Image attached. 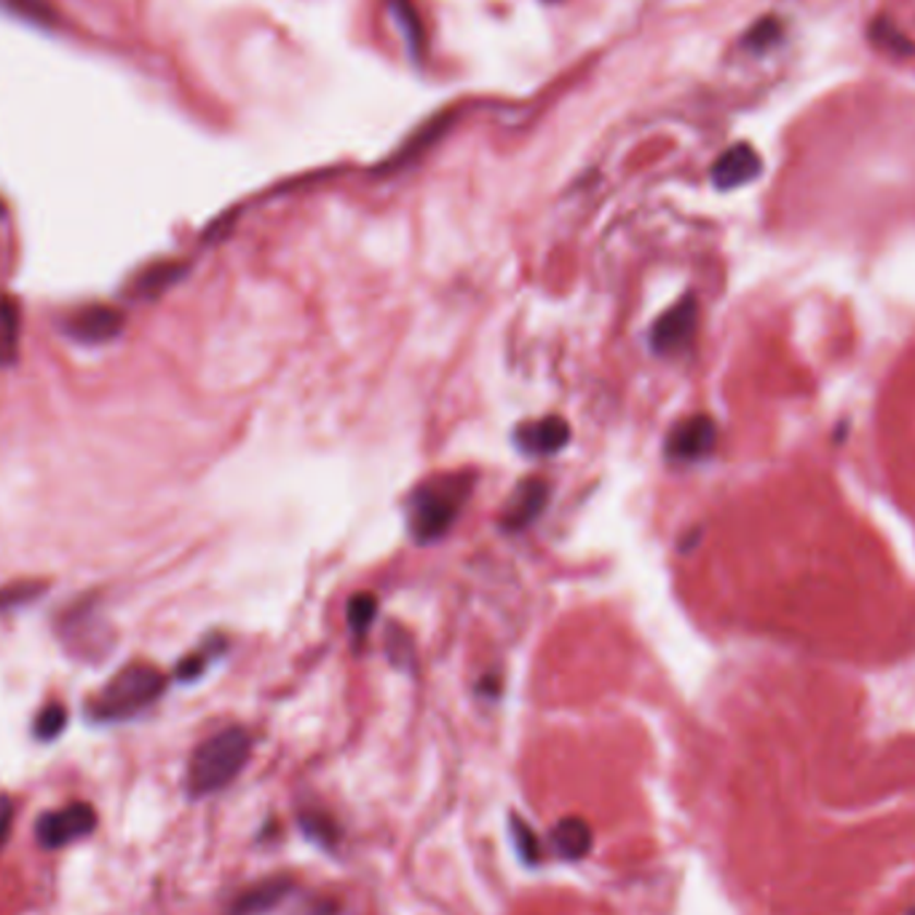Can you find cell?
Wrapping results in <instances>:
<instances>
[{"mask_svg":"<svg viewBox=\"0 0 915 915\" xmlns=\"http://www.w3.org/2000/svg\"><path fill=\"white\" fill-rule=\"evenodd\" d=\"M469 493L471 477L463 474L431 477L412 490L410 501H407V525H410L412 539L421 544L440 541L456 525Z\"/></svg>","mask_w":915,"mask_h":915,"instance_id":"1","label":"cell"},{"mask_svg":"<svg viewBox=\"0 0 915 915\" xmlns=\"http://www.w3.org/2000/svg\"><path fill=\"white\" fill-rule=\"evenodd\" d=\"M252 755V736L239 725L217 731L206 742H201L188 766V790L193 798L215 795L226 790Z\"/></svg>","mask_w":915,"mask_h":915,"instance_id":"2","label":"cell"},{"mask_svg":"<svg viewBox=\"0 0 915 915\" xmlns=\"http://www.w3.org/2000/svg\"><path fill=\"white\" fill-rule=\"evenodd\" d=\"M167 690V677L153 664H129L92 701V715L105 723L134 718Z\"/></svg>","mask_w":915,"mask_h":915,"instance_id":"3","label":"cell"},{"mask_svg":"<svg viewBox=\"0 0 915 915\" xmlns=\"http://www.w3.org/2000/svg\"><path fill=\"white\" fill-rule=\"evenodd\" d=\"M123 324H127V316L116 305L92 303L79 305L70 314H64L62 322H59V333L68 335L70 340L81 346H105L113 344L118 335L123 333Z\"/></svg>","mask_w":915,"mask_h":915,"instance_id":"4","label":"cell"},{"mask_svg":"<svg viewBox=\"0 0 915 915\" xmlns=\"http://www.w3.org/2000/svg\"><path fill=\"white\" fill-rule=\"evenodd\" d=\"M97 828V811L88 803H70V806L49 811L35 824V835L46 848L68 846Z\"/></svg>","mask_w":915,"mask_h":915,"instance_id":"5","label":"cell"},{"mask_svg":"<svg viewBox=\"0 0 915 915\" xmlns=\"http://www.w3.org/2000/svg\"><path fill=\"white\" fill-rule=\"evenodd\" d=\"M718 426L710 416H690L666 436V456L681 463H694L715 450Z\"/></svg>","mask_w":915,"mask_h":915,"instance_id":"6","label":"cell"},{"mask_svg":"<svg viewBox=\"0 0 915 915\" xmlns=\"http://www.w3.org/2000/svg\"><path fill=\"white\" fill-rule=\"evenodd\" d=\"M699 322V305L696 298H683L681 303L672 305L666 314L657 318L651 329V346L657 353H677L690 344Z\"/></svg>","mask_w":915,"mask_h":915,"instance_id":"7","label":"cell"},{"mask_svg":"<svg viewBox=\"0 0 915 915\" xmlns=\"http://www.w3.org/2000/svg\"><path fill=\"white\" fill-rule=\"evenodd\" d=\"M760 172H763V161L755 153V147L739 143L718 158L715 167H712V182H715L718 191H734V188L753 182Z\"/></svg>","mask_w":915,"mask_h":915,"instance_id":"8","label":"cell"},{"mask_svg":"<svg viewBox=\"0 0 915 915\" xmlns=\"http://www.w3.org/2000/svg\"><path fill=\"white\" fill-rule=\"evenodd\" d=\"M568 440H570L568 423L557 416L525 423V426L517 431L519 450L528 453V456H541V458L554 456V453H559L565 445H568Z\"/></svg>","mask_w":915,"mask_h":915,"instance_id":"9","label":"cell"},{"mask_svg":"<svg viewBox=\"0 0 915 915\" xmlns=\"http://www.w3.org/2000/svg\"><path fill=\"white\" fill-rule=\"evenodd\" d=\"M549 501V485L541 477H528L525 482H519L515 493H511L509 504L504 509V528L509 530H522L533 522L535 517L544 511Z\"/></svg>","mask_w":915,"mask_h":915,"instance_id":"10","label":"cell"},{"mask_svg":"<svg viewBox=\"0 0 915 915\" xmlns=\"http://www.w3.org/2000/svg\"><path fill=\"white\" fill-rule=\"evenodd\" d=\"M289 891H292V881L285 876L265 878V881L255 883V887L244 889L233 902H230L228 915H263L270 913L274 907H279L281 902L287 900Z\"/></svg>","mask_w":915,"mask_h":915,"instance_id":"11","label":"cell"},{"mask_svg":"<svg viewBox=\"0 0 915 915\" xmlns=\"http://www.w3.org/2000/svg\"><path fill=\"white\" fill-rule=\"evenodd\" d=\"M22 344V303L11 292H0V368H14Z\"/></svg>","mask_w":915,"mask_h":915,"instance_id":"12","label":"cell"},{"mask_svg":"<svg viewBox=\"0 0 915 915\" xmlns=\"http://www.w3.org/2000/svg\"><path fill=\"white\" fill-rule=\"evenodd\" d=\"M182 263H153L140 270L132 281H129L127 292L134 300H153L161 292H167L182 276Z\"/></svg>","mask_w":915,"mask_h":915,"instance_id":"13","label":"cell"},{"mask_svg":"<svg viewBox=\"0 0 915 915\" xmlns=\"http://www.w3.org/2000/svg\"><path fill=\"white\" fill-rule=\"evenodd\" d=\"M552 846L563 859H583L592 852V830L578 817L563 819V822H557V828L552 830Z\"/></svg>","mask_w":915,"mask_h":915,"instance_id":"14","label":"cell"},{"mask_svg":"<svg viewBox=\"0 0 915 915\" xmlns=\"http://www.w3.org/2000/svg\"><path fill=\"white\" fill-rule=\"evenodd\" d=\"M0 5H5L11 14L22 16V20L27 22H35V25L40 27L57 25L59 20L55 5H51L49 0H0Z\"/></svg>","mask_w":915,"mask_h":915,"instance_id":"15","label":"cell"},{"mask_svg":"<svg viewBox=\"0 0 915 915\" xmlns=\"http://www.w3.org/2000/svg\"><path fill=\"white\" fill-rule=\"evenodd\" d=\"M300 828L305 830V835L322 843V846H333V843L340 838L338 824L333 822V817H327V814H322V811L300 814Z\"/></svg>","mask_w":915,"mask_h":915,"instance_id":"16","label":"cell"},{"mask_svg":"<svg viewBox=\"0 0 915 915\" xmlns=\"http://www.w3.org/2000/svg\"><path fill=\"white\" fill-rule=\"evenodd\" d=\"M870 35H872V44H878L881 49L891 51V55H913L915 46L911 40L905 38V35L900 33L894 25H891L889 20H876L870 27Z\"/></svg>","mask_w":915,"mask_h":915,"instance_id":"17","label":"cell"},{"mask_svg":"<svg viewBox=\"0 0 915 915\" xmlns=\"http://www.w3.org/2000/svg\"><path fill=\"white\" fill-rule=\"evenodd\" d=\"M64 725H68V710H64V705H59V701H51V705H46L44 710L38 712V718H35V736L44 742H51L62 734Z\"/></svg>","mask_w":915,"mask_h":915,"instance_id":"18","label":"cell"},{"mask_svg":"<svg viewBox=\"0 0 915 915\" xmlns=\"http://www.w3.org/2000/svg\"><path fill=\"white\" fill-rule=\"evenodd\" d=\"M782 33H784L782 22H779L776 16H766V20H760L758 25L749 29L747 38H744V46L753 51H766L782 40Z\"/></svg>","mask_w":915,"mask_h":915,"instance_id":"19","label":"cell"},{"mask_svg":"<svg viewBox=\"0 0 915 915\" xmlns=\"http://www.w3.org/2000/svg\"><path fill=\"white\" fill-rule=\"evenodd\" d=\"M44 592H46V583H40V581L9 583V587L0 589V611H9V607L27 605V602L38 600Z\"/></svg>","mask_w":915,"mask_h":915,"instance_id":"20","label":"cell"},{"mask_svg":"<svg viewBox=\"0 0 915 915\" xmlns=\"http://www.w3.org/2000/svg\"><path fill=\"white\" fill-rule=\"evenodd\" d=\"M377 613V600L372 594H357L351 602H348V624L357 635H364Z\"/></svg>","mask_w":915,"mask_h":915,"instance_id":"21","label":"cell"},{"mask_svg":"<svg viewBox=\"0 0 915 915\" xmlns=\"http://www.w3.org/2000/svg\"><path fill=\"white\" fill-rule=\"evenodd\" d=\"M511 835H515V843L519 848V857H522L528 865L539 862V841H535V832L530 830L528 822L522 819H511Z\"/></svg>","mask_w":915,"mask_h":915,"instance_id":"22","label":"cell"},{"mask_svg":"<svg viewBox=\"0 0 915 915\" xmlns=\"http://www.w3.org/2000/svg\"><path fill=\"white\" fill-rule=\"evenodd\" d=\"M217 651H220V648H201L198 653H191V657H185L180 661V666H177V677H180L182 683H188V681H196V677H201L204 675V670H206V664H209V659H215L217 657Z\"/></svg>","mask_w":915,"mask_h":915,"instance_id":"23","label":"cell"},{"mask_svg":"<svg viewBox=\"0 0 915 915\" xmlns=\"http://www.w3.org/2000/svg\"><path fill=\"white\" fill-rule=\"evenodd\" d=\"M11 822H14V803L5 795H0V848H3L5 838H9Z\"/></svg>","mask_w":915,"mask_h":915,"instance_id":"24","label":"cell"},{"mask_svg":"<svg viewBox=\"0 0 915 915\" xmlns=\"http://www.w3.org/2000/svg\"><path fill=\"white\" fill-rule=\"evenodd\" d=\"M5 217V204H3V198H0V220H3Z\"/></svg>","mask_w":915,"mask_h":915,"instance_id":"25","label":"cell"},{"mask_svg":"<svg viewBox=\"0 0 915 915\" xmlns=\"http://www.w3.org/2000/svg\"><path fill=\"white\" fill-rule=\"evenodd\" d=\"M913 915H915V913H913Z\"/></svg>","mask_w":915,"mask_h":915,"instance_id":"26","label":"cell"}]
</instances>
